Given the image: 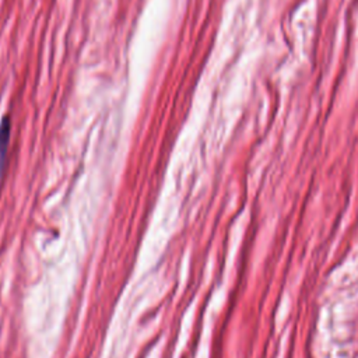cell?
Here are the masks:
<instances>
[{
  "label": "cell",
  "instance_id": "cell-1",
  "mask_svg": "<svg viewBox=\"0 0 358 358\" xmlns=\"http://www.w3.org/2000/svg\"><path fill=\"white\" fill-rule=\"evenodd\" d=\"M8 140H10V119L8 116H4L0 123V176L4 168V161L7 155L8 148Z\"/></svg>",
  "mask_w": 358,
  "mask_h": 358
}]
</instances>
